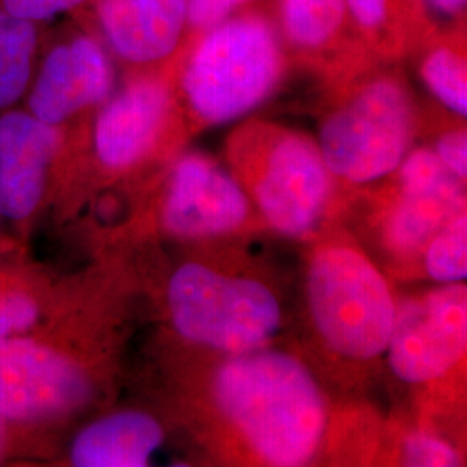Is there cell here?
Wrapping results in <instances>:
<instances>
[{
    "mask_svg": "<svg viewBox=\"0 0 467 467\" xmlns=\"http://www.w3.org/2000/svg\"><path fill=\"white\" fill-rule=\"evenodd\" d=\"M73 285L34 329L0 341V412L52 433L92 407L117 350V317L108 301Z\"/></svg>",
    "mask_w": 467,
    "mask_h": 467,
    "instance_id": "obj_1",
    "label": "cell"
},
{
    "mask_svg": "<svg viewBox=\"0 0 467 467\" xmlns=\"http://www.w3.org/2000/svg\"><path fill=\"white\" fill-rule=\"evenodd\" d=\"M206 400L225 440L251 464L312 466L333 433V409L298 355L265 347L220 355Z\"/></svg>",
    "mask_w": 467,
    "mask_h": 467,
    "instance_id": "obj_2",
    "label": "cell"
},
{
    "mask_svg": "<svg viewBox=\"0 0 467 467\" xmlns=\"http://www.w3.org/2000/svg\"><path fill=\"white\" fill-rule=\"evenodd\" d=\"M293 67L270 9L254 4L189 38L177 61V96L191 134L248 117Z\"/></svg>",
    "mask_w": 467,
    "mask_h": 467,
    "instance_id": "obj_3",
    "label": "cell"
},
{
    "mask_svg": "<svg viewBox=\"0 0 467 467\" xmlns=\"http://www.w3.org/2000/svg\"><path fill=\"white\" fill-rule=\"evenodd\" d=\"M424 111L400 65L376 63L324 88L318 148L337 185L383 182L422 135Z\"/></svg>",
    "mask_w": 467,
    "mask_h": 467,
    "instance_id": "obj_4",
    "label": "cell"
},
{
    "mask_svg": "<svg viewBox=\"0 0 467 467\" xmlns=\"http://www.w3.org/2000/svg\"><path fill=\"white\" fill-rule=\"evenodd\" d=\"M223 156L268 229L305 241L326 229L337 182L317 139L277 121L248 118L227 135Z\"/></svg>",
    "mask_w": 467,
    "mask_h": 467,
    "instance_id": "obj_5",
    "label": "cell"
},
{
    "mask_svg": "<svg viewBox=\"0 0 467 467\" xmlns=\"http://www.w3.org/2000/svg\"><path fill=\"white\" fill-rule=\"evenodd\" d=\"M305 300L312 331L336 362L366 368L386 353L399 298L350 234L326 227L314 237Z\"/></svg>",
    "mask_w": 467,
    "mask_h": 467,
    "instance_id": "obj_6",
    "label": "cell"
},
{
    "mask_svg": "<svg viewBox=\"0 0 467 467\" xmlns=\"http://www.w3.org/2000/svg\"><path fill=\"white\" fill-rule=\"evenodd\" d=\"M179 54L163 67L119 75L90 119L82 179L121 182L161 173L184 150L192 134L177 96Z\"/></svg>",
    "mask_w": 467,
    "mask_h": 467,
    "instance_id": "obj_7",
    "label": "cell"
},
{
    "mask_svg": "<svg viewBox=\"0 0 467 467\" xmlns=\"http://www.w3.org/2000/svg\"><path fill=\"white\" fill-rule=\"evenodd\" d=\"M165 308L184 341L218 355L265 348L283 329V303L270 284L201 260H187L170 274Z\"/></svg>",
    "mask_w": 467,
    "mask_h": 467,
    "instance_id": "obj_8",
    "label": "cell"
},
{
    "mask_svg": "<svg viewBox=\"0 0 467 467\" xmlns=\"http://www.w3.org/2000/svg\"><path fill=\"white\" fill-rule=\"evenodd\" d=\"M88 125L54 127L23 106L0 113V218L28 233L50 196L82 179Z\"/></svg>",
    "mask_w": 467,
    "mask_h": 467,
    "instance_id": "obj_9",
    "label": "cell"
},
{
    "mask_svg": "<svg viewBox=\"0 0 467 467\" xmlns=\"http://www.w3.org/2000/svg\"><path fill=\"white\" fill-rule=\"evenodd\" d=\"M370 210L378 246L399 270H416L434 234L466 212V182L430 146H414L386 177Z\"/></svg>",
    "mask_w": 467,
    "mask_h": 467,
    "instance_id": "obj_10",
    "label": "cell"
},
{
    "mask_svg": "<svg viewBox=\"0 0 467 467\" xmlns=\"http://www.w3.org/2000/svg\"><path fill=\"white\" fill-rule=\"evenodd\" d=\"M118 80L111 54L75 15L47 26L21 106L54 127L80 129L113 94Z\"/></svg>",
    "mask_w": 467,
    "mask_h": 467,
    "instance_id": "obj_11",
    "label": "cell"
},
{
    "mask_svg": "<svg viewBox=\"0 0 467 467\" xmlns=\"http://www.w3.org/2000/svg\"><path fill=\"white\" fill-rule=\"evenodd\" d=\"M160 181L156 222L171 239H225L264 225L231 170L202 150H181Z\"/></svg>",
    "mask_w": 467,
    "mask_h": 467,
    "instance_id": "obj_12",
    "label": "cell"
},
{
    "mask_svg": "<svg viewBox=\"0 0 467 467\" xmlns=\"http://www.w3.org/2000/svg\"><path fill=\"white\" fill-rule=\"evenodd\" d=\"M388 364L401 383H447L466 368V283L441 284L397 300Z\"/></svg>",
    "mask_w": 467,
    "mask_h": 467,
    "instance_id": "obj_13",
    "label": "cell"
},
{
    "mask_svg": "<svg viewBox=\"0 0 467 467\" xmlns=\"http://www.w3.org/2000/svg\"><path fill=\"white\" fill-rule=\"evenodd\" d=\"M268 9L293 67L316 75L322 88L379 63L362 42L345 0H272Z\"/></svg>",
    "mask_w": 467,
    "mask_h": 467,
    "instance_id": "obj_14",
    "label": "cell"
},
{
    "mask_svg": "<svg viewBox=\"0 0 467 467\" xmlns=\"http://www.w3.org/2000/svg\"><path fill=\"white\" fill-rule=\"evenodd\" d=\"M77 16L98 34L119 75L167 65L187 36V0H90Z\"/></svg>",
    "mask_w": 467,
    "mask_h": 467,
    "instance_id": "obj_15",
    "label": "cell"
},
{
    "mask_svg": "<svg viewBox=\"0 0 467 467\" xmlns=\"http://www.w3.org/2000/svg\"><path fill=\"white\" fill-rule=\"evenodd\" d=\"M165 426L142 409H119L87 422L67 443L73 467H146L165 443Z\"/></svg>",
    "mask_w": 467,
    "mask_h": 467,
    "instance_id": "obj_16",
    "label": "cell"
},
{
    "mask_svg": "<svg viewBox=\"0 0 467 467\" xmlns=\"http://www.w3.org/2000/svg\"><path fill=\"white\" fill-rule=\"evenodd\" d=\"M372 57L401 65L440 28L426 0H345Z\"/></svg>",
    "mask_w": 467,
    "mask_h": 467,
    "instance_id": "obj_17",
    "label": "cell"
},
{
    "mask_svg": "<svg viewBox=\"0 0 467 467\" xmlns=\"http://www.w3.org/2000/svg\"><path fill=\"white\" fill-rule=\"evenodd\" d=\"M73 285L25 260L17 248L0 251V341L34 329Z\"/></svg>",
    "mask_w": 467,
    "mask_h": 467,
    "instance_id": "obj_18",
    "label": "cell"
},
{
    "mask_svg": "<svg viewBox=\"0 0 467 467\" xmlns=\"http://www.w3.org/2000/svg\"><path fill=\"white\" fill-rule=\"evenodd\" d=\"M419 77L440 106L451 115L467 117L466 19L440 26L412 56Z\"/></svg>",
    "mask_w": 467,
    "mask_h": 467,
    "instance_id": "obj_19",
    "label": "cell"
},
{
    "mask_svg": "<svg viewBox=\"0 0 467 467\" xmlns=\"http://www.w3.org/2000/svg\"><path fill=\"white\" fill-rule=\"evenodd\" d=\"M49 25H35L0 9V113L21 106Z\"/></svg>",
    "mask_w": 467,
    "mask_h": 467,
    "instance_id": "obj_20",
    "label": "cell"
},
{
    "mask_svg": "<svg viewBox=\"0 0 467 467\" xmlns=\"http://www.w3.org/2000/svg\"><path fill=\"white\" fill-rule=\"evenodd\" d=\"M418 268L438 284L466 283L467 213L457 217L434 234L419 258Z\"/></svg>",
    "mask_w": 467,
    "mask_h": 467,
    "instance_id": "obj_21",
    "label": "cell"
},
{
    "mask_svg": "<svg viewBox=\"0 0 467 467\" xmlns=\"http://www.w3.org/2000/svg\"><path fill=\"white\" fill-rule=\"evenodd\" d=\"M397 457L400 466L457 467L462 466L461 451L431 426H416L403 430L399 436Z\"/></svg>",
    "mask_w": 467,
    "mask_h": 467,
    "instance_id": "obj_22",
    "label": "cell"
},
{
    "mask_svg": "<svg viewBox=\"0 0 467 467\" xmlns=\"http://www.w3.org/2000/svg\"><path fill=\"white\" fill-rule=\"evenodd\" d=\"M47 431L15 422L0 412V466L7 461L46 457Z\"/></svg>",
    "mask_w": 467,
    "mask_h": 467,
    "instance_id": "obj_23",
    "label": "cell"
},
{
    "mask_svg": "<svg viewBox=\"0 0 467 467\" xmlns=\"http://www.w3.org/2000/svg\"><path fill=\"white\" fill-rule=\"evenodd\" d=\"M440 161L451 170V173L467 181V130L466 118L451 115L447 125H441L433 135V144L430 146Z\"/></svg>",
    "mask_w": 467,
    "mask_h": 467,
    "instance_id": "obj_24",
    "label": "cell"
},
{
    "mask_svg": "<svg viewBox=\"0 0 467 467\" xmlns=\"http://www.w3.org/2000/svg\"><path fill=\"white\" fill-rule=\"evenodd\" d=\"M90 0H0V9L9 16L35 25H52L84 11Z\"/></svg>",
    "mask_w": 467,
    "mask_h": 467,
    "instance_id": "obj_25",
    "label": "cell"
},
{
    "mask_svg": "<svg viewBox=\"0 0 467 467\" xmlns=\"http://www.w3.org/2000/svg\"><path fill=\"white\" fill-rule=\"evenodd\" d=\"M260 0H187V36L196 38Z\"/></svg>",
    "mask_w": 467,
    "mask_h": 467,
    "instance_id": "obj_26",
    "label": "cell"
},
{
    "mask_svg": "<svg viewBox=\"0 0 467 467\" xmlns=\"http://www.w3.org/2000/svg\"><path fill=\"white\" fill-rule=\"evenodd\" d=\"M434 16L447 17L451 21H462L467 19V0H426Z\"/></svg>",
    "mask_w": 467,
    "mask_h": 467,
    "instance_id": "obj_27",
    "label": "cell"
},
{
    "mask_svg": "<svg viewBox=\"0 0 467 467\" xmlns=\"http://www.w3.org/2000/svg\"><path fill=\"white\" fill-rule=\"evenodd\" d=\"M15 248H17L16 241H13L11 237H5L0 229V251L15 250Z\"/></svg>",
    "mask_w": 467,
    "mask_h": 467,
    "instance_id": "obj_28",
    "label": "cell"
}]
</instances>
